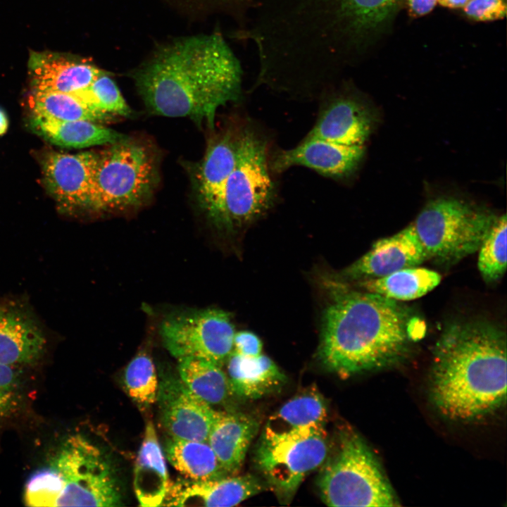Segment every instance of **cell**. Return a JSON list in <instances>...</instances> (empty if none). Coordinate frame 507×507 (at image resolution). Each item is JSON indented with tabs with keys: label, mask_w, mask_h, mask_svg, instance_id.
I'll use <instances>...</instances> for the list:
<instances>
[{
	"label": "cell",
	"mask_w": 507,
	"mask_h": 507,
	"mask_svg": "<svg viewBox=\"0 0 507 507\" xmlns=\"http://www.w3.org/2000/svg\"><path fill=\"white\" fill-rule=\"evenodd\" d=\"M242 67L220 32L158 46L132 75L147 109L213 127L220 107L242 94Z\"/></svg>",
	"instance_id": "6da1fadb"
},
{
	"label": "cell",
	"mask_w": 507,
	"mask_h": 507,
	"mask_svg": "<svg viewBox=\"0 0 507 507\" xmlns=\"http://www.w3.org/2000/svg\"><path fill=\"white\" fill-rule=\"evenodd\" d=\"M430 396L446 418L478 419L506 398V334L487 321L447 325L433 349Z\"/></svg>",
	"instance_id": "7a4b0ae2"
},
{
	"label": "cell",
	"mask_w": 507,
	"mask_h": 507,
	"mask_svg": "<svg viewBox=\"0 0 507 507\" xmlns=\"http://www.w3.org/2000/svg\"><path fill=\"white\" fill-rule=\"evenodd\" d=\"M325 309L318 358L342 377L399 361L416 338L417 318L397 301L336 286Z\"/></svg>",
	"instance_id": "3957f363"
},
{
	"label": "cell",
	"mask_w": 507,
	"mask_h": 507,
	"mask_svg": "<svg viewBox=\"0 0 507 507\" xmlns=\"http://www.w3.org/2000/svg\"><path fill=\"white\" fill-rule=\"evenodd\" d=\"M401 0H273L278 19L294 43L325 64L351 59Z\"/></svg>",
	"instance_id": "277c9868"
},
{
	"label": "cell",
	"mask_w": 507,
	"mask_h": 507,
	"mask_svg": "<svg viewBox=\"0 0 507 507\" xmlns=\"http://www.w3.org/2000/svg\"><path fill=\"white\" fill-rule=\"evenodd\" d=\"M28 506L123 505L120 485L112 462L82 435L65 439L50 462L28 479L24 492Z\"/></svg>",
	"instance_id": "5b68a950"
},
{
	"label": "cell",
	"mask_w": 507,
	"mask_h": 507,
	"mask_svg": "<svg viewBox=\"0 0 507 507\" xmlns=\"http://www.w3.org/2000/svg\"><path fill=\"white\" fill-rule=\"evenodd\" d=\"M157 182L151 151L125 137L98 153L87 210L110 213L137 208L151 197Z\"/></svg>",
	"instance_id": "8992f818"
},
{
	"label": "cell",
	"mask_w": 507,
	"mask_h": 507,
	"mask_svg": "<svg viewBox=\"0 0 507 507\" xmlns=\"http://www.w3.org/2000/svg\"><path fill=\"white\" fill-rule=\"evenodd\" d=\"M318 487L329 506H399L377 458L353 432L341 434L337 451L323 465Z\"/></svg>",
	"instance_id": "52a82bcc"
},
{
	"label": "cell",
	"mask_w": 507,
	"mask_h": 507,
	"mask_svg": "<svg viewBox=\"0 0 507 507\" xmlns=\"http://www.w3.org/2000/svg\"><path fill=\"white\" fill-rule=\"evenodd\" d=\"M265 137L252 125L238 128L235 163L223 198V231L249 225L271 207L275 187Z\"/></svg>",
	"instance_id": "ba28073f"
},
{
	"label": "cell",
	"mask_w": 507,
	"mask_h": 507,
	"mask_svg": "<svg viewBox=\"0 0 507 507\" xmlns=\"http://www.w3.org/2000/svg\"><path fill=\"white\" fill-rule=\"evenodd\" d=\"M496 216L461 199L430 201L413 223L427 259L453 263L477 251Z\"/></svg>",
	"instance_id": "9c48e42d"
},
{
	"label": "cell",
	"mask_w": 507,
	"mask_h": 507,
	"mask_svg": "<svg viewBox=\"0 0 507 507\" xmlns=\"http://www.w3.org/2000/svg\"><path fill=\"white\" fill-rule=\"evenodd\" d=\"M328 450L324 430L282 434L264 430L254 461L279 499L287 503L303 479L325 461Z\"/></svg>",
	"instance_id": "30bf717a"
},
{
	"label": "cell",
	"mask_w": 507,
	"mask_h": 507,
	"mask_svg": "<svg viewBox=\"0 0 507 507\" xmlns=\"http://www.w3.org/2000/svg\"><path fill=\"white\" fill-rule=\"evenodd\" d=\"M235 332L230 315L213 308L171 314L160 326L164 346L178 360L199 358L220 366L233 350Z\"/></svg>",
	"instance_id": "8fae6325"
},
{
	"label": "cell",
	"mask_w": 507,
	"mask_h": 507,
	"mask_svg": "<svg viewBox=\"0 0 507 507\" xmlns=\"http://www.w3.org/2000/svg\"><path fill=\"white\" fill-rule=\"evenodd\" d=\"M317 119L307 137L348 145L363 146L372 129V116L366 106L337 82L318 96Z\"/></svg>",
	"instance_id": "7c38bea8"
},
{
	"label": "cell",
	"mask_w": 507,
	"mask_h": 507,
	"mask_svg": "<svg viewBox=\"0 0 507 507\" xmlns=\"http://www.w3.org/2000/svg\"><path fill=\"white\" fill-rule=\"evenodd\" d=\"M238 128L224 130L212 137L195 173L199 205L209 222L220 230L225 189L235 163Z\"/></svg>",
	"instance_id": "4fadbf2b"
},
{
	"label": "cell",
	"mask_w": 507,
	"mask_h": 507,
	"mask_svg": "<svg viewBox=\"0 0 507 507\" xmlns=\"http://www.w3.org/2000/svg\"><path fill=\"white\" fill-rule=\"evenodd\" d=\"M156 401L163 425L171 438L207 442L215 411L180 378L163 377Z\"/></svg>",
	"instance_id": "5bb4252c"
},
{
	"label": "cell",
	"mask_w": 507,
	"mask_h": 507,
	"mask_svg": "<svg viewBox=\"0 0 507 507\" xmlns=\"http://www.w3.org/2000/svg\"><path fill=\"white\" fill-rule=\"evenodd\" d=\"M98 153L51 152L42 161L45 187L63 208L87 210Z\"/></svg>",
	"instance_id": "9a60e30c"
},
{
	"label": "cell",
	"mask_w": 507,
	"mask_h": 507,
	"mask_svg": "<svg viewBox=\"0 0 507 507\" xmlns=\"http://www.w3.org/2000/svg\"><path fill=\"white\" fill-rule=\"evenodd\" d=\"M363 153V146H348L306 136L296 146L277 152L270 164L271 170L279 173L303 166L327 177L341 179L356 168Z\"/></svg>",
	"instance_id": "2e32d148"
},
{
	"label": "cell",
	"mask_w": 507,
	"mask_h": 507,
	"mask_svg": "<svg viewBox=\"0 0 507 507\" xmlns=\"http://www.w3.org/2000/svg\"><path fill=\"white\" fill-rule=\"evenodd\" d=\"M426 259L412 223L395 234L375 242L365 254L342 271V276L351 280L379 278L418 266Z\"/></svg>",
	"instance_id": "e0dca14e"
},
{
	"label": "cell",
	"mask_w": 507,
	"mask_h": 507,
	"mask_svg": "<svg viewBox=\"0 0 507 507\" xmlns=\"http://www.w3.org/2000/svg\"><path fill=\"white\" fill-rule=\"evenodd\" d=\"M263 489L262 482L249 475L208 480L185 478L170 484L162 506H234Z\"/></svg>",
	"instance_id": "ac0fdd59"
},
{
	"label": "cell",
	"mask_w": 507,
	"mask_h": 507,
	"mask_svg": "<svg viewBox=\"0 0 507 507\" xmlns=\"http://www.w3.org/2000/svg\"><path fill=\"white\" fill-rule=\"evenodd\" d=\"M28 69L35 90L68 94L87 88L103 71L89 59L49 51H30Z\"/></svg>",
	"instance_id": "d6986e66"
},
{
	"label": "cell",
	"mask_w": 507,
	"mask_h": 507,
	"mask_svg": "<svg viewBox=\"0 0 507 507\" xmlns=\"http://www.w3.org/2000/svg\"><path fill=\"white\" fill-rule=\"evenodd\" d=\"M45 346V337L31 318L15 307L0 306V363L32 364L42 356Z\"/></svg>",
	"instance_id": "ffe728a7"
},
{
	"label": "cell",
	"mask_w": 507,
	"mask_h": 507,
	"mask_svg": "<svg viewBox=\"0 0 507 507\" xmlns=\"http://www.w3.org/2000/svg\"><path fill=\"white\" fill-rule=\"evenodd\" d=\"M258 430V421L247 414L215 411L207 442L227 473L240 469Z\"/></svg>",
	"instance_id": "44dd1931"
},
{
	"label": "cell",
	"mask_w": 507,
	"mask_h": 507,
	"mask_svg": "<svg viewBox=\"0 0 507 507\" xmlns=\"http://www.w3.org/2000/svg\"><path fill=\"white\" fill-rule=\"evenodd\" d=\"M225 362L230 392L241 398H261L286 382V376L275 362L262 353L246 356L232 351Z\"/></svg>",
	"instance_id": "7402d4cb"
},
{
	"label": "cell",
	"mask_w": 507,
	"mask_h": 507,
	"mask_svg": "<svg viewBox=\"0 0 507 507\" xmlns=\"http://www.w3.org/2000/svg\"><path fill=\"white\" fill-rule=\"evenodd\" d=\"M170 482L167 466L152 422H148L134 471V489L139 506H162Z\"/></svg>",
	"instance_id": "603a6c76"
},
{
	"label": "cell",
	"mask_w": 507,
	"mask_h": 507,
	"mask_svg": "<svg viewBox=\"0 0 507 507\" xmlns=\"http://www.w3.org/2000/svg\"><path fill=\"white\" fill-rule=\"evenodd\" d=\"M30 125L35 133L49 142L66 148L109 145L126 137L89 120H57L33 114Z\"/></svg>",
	"instance_id": "cb8c5ba5"
},
{
	"label": "cell",
	"mask_w": 507,
	"mask_h": 507,
	"mask_svg": "<svg viewBox=\"0 0 507 507\" xmlns=\"http://www.w3.org/2000/svg\"><path fill=\"white\" fill-rule=\"evenodd\" d=\"M327 408L322 396L310 389L298 394L269 418L264 430L276 434L302 430H324Z\"/></svg>",
	"instance_id": "d4e9b609"
},
{
	"label": "cell",
	"mask_w": 507,
	"mask_h": 507,
	"mask_svg": "<svg viewBox=\"0 0 507 507\" xmlns=\"http://www.w3.org/2000/svg\"><path fill=\"white\" fill-rule=\"evenodd\" d=\"M165 456L188 480H208L227 475L207 442L170 438L165 444Z\"/></svg>",
	"instance_id": "484cf974"
},
{
	"label": "cell",
	"mask_w": 507,
	"mask_h": 507,
	"mask_svg": "<svg viewBox=\"0 0 507 507\" xmlns=\"http://www.w3.org/2000/svg\"><path fill=\"white\" fill-rule=\"evenodd\" d=\"M440 274L418 266L403 268L384 277L363 280L367 292L396 301L420 298L434 289L441 282Z\"/></svg>",
	"instance_id": "4316f807"
},
{
	"label": "cell",
	"mask_w": 507,
	"mask_h": 507,
	"mask_svg": "<svg viewBox=\"0 0 507 507\" xmlns=\"http://www.w3.org/2000/svg\"><path fill=\"white\" fill-rule=\"evenodd\" d=\"M178 361L182 381L208 404L220 403L231 394L227 375L221 366L199 358L189 357Z\"/></svg>",
	"instance_id": "83f0119b"
},
{
	"label": "cell",
	"mask_w": 507,
	"mask_h": 507,
	"mask_svg": "<svg viewBox=\"0 0 507 507\" xmlns=\"http://www.w3.org/2000/svg\"><path fill=\"white\" fill-rule=\"evenodd\" d=\"M33 114L57 120L106 121L114 115L96 111L73 94L34 90L31 96Z\"/></svg>",
	"instance_id": "f1b7e54d"
},
{
	"label": "cell",
	"mask_w": 507,
	"mask_h": 507,
	"mask_svg": "<svg viewBox=\"0 0 507 507\" xmlns=\"http://www.w3.org/2000/svg\"><path fill=\"white\" fill-rule=\"evenodd\" d=\"M124 385L130 397L141 408L156 401L158 382L154 361L144 351H139L127 364Z\"/></svg>",
	"instance_id": "f546056e"
},
{
	"label": "cell",
	"mask_w": 507,
	"mask_h": 507,
	"mask_svg": "<svg viewBox=\"0 0 507 507\" xmlns=\"http://www.w3.org/2000/svg\"><path fill=\"white\" fill-rule=\"evenodd\" d=\"M506 216L497 217L479 248L478 268L486 282L499 280L506 269Z\"/></svg>",
	"instance_id": "4dcf8cb0"
},
{
	"label": "cell",
	"mask_w": 507,
	"mask_h": 507,
	"mask_svg": "<svg viewBox=\"0 0 507 507\" xmlns=\"http://www.w3.org/2000/svg\"><path fill=\"white\" fill-rule=\"evenodd\" d=\"M73 94L96 111L114 116L131 114L130 108L117 84L104 70L89 87Z\"/></svg>",
	"instance_id": "1f68e13d"
},
{
	"label": "cell",
	"mask_w": 507,
	"mask_h": 507,
	"mask_svg": "<svg viewBox=\"0 0 507 507\" xmlns=\"http://www.w3.org/2000/svg\"><path fill=\"white\" fill-rule=\"evenodd\" d=\"M206 14L223 13L236 23L235 30L244 29L249 20L255 0H189Z\"/></svg>",
	"instance_id": "d6a6232c"
},
{
	"label": "cell",
	"mask_w": 507,
	"mask_h": 507,
	"mask_svg": "<svg viewBox=\"0 0 507 507\" xmlns=\"http://www.w3.org/2000/svg\"><path fill=\"white\" fill-rule=\"evenodd\" d=\"M20 399L21 382L17 366L0 363V418L14 411Z\"/></svg>",
	"instance_id": "836d02e7"
},
{
	"label": "cell",
	"mask_w": 507,
	"mask_h": 507,
	"mask_svg": "<svg viewBox=\"0 0 507 507\" xmlns=\"http://www.w3.org/2000/svg\"><path fill=\"white\" fill-rule=\"evenodd\" d=\"M465 15L475 21L489 22L506 15V0H470L463 7Z\"/></svg>",
	"instance_id": "e575fe53"
},
{
	"label": "cell",
	"mask_w": 507,
	"mask_h": 507,
	"mask_svg": "<svg viewBox=\"0 0 507 507\" xmlns=\"http://www.w3.org/2000/svg\"><path fill=\"white\" fill-rule=\"evenodd\" d=\"M262 342L259 337L249 331L235 332L233 350L237 353L246 356H256L261 353Z\"/></svg>",
	"instance_id": "d590c367"
},
{
	"label": "cell",
	"mask_w": 507,
	"mask_h": 507,
	"mask_svg": "<svg viewBox=\"0 0 507 507\" xmlns=\"http://www.w3.org/2000/svg\"><path fill=\"white\" fill-rule=\"evenodd\" d=\"M412 16L420 17L430 13L437 4V0H406Z\"/></svg>",
	"instance_id": "8d00e7d4"
},
{
	"label": "cell",
	"mask_w": 507,
	"mask_h": 507,
	"mask_svg": "<svg viewBox=\"0 0 507 507\" xmlns=\"http://www.w3.org/2000/svg\"><path fill=\"white\" fill-rule=\"evenodd\" d=\"M470 0H437L442 6L449 8H463Z\"/></svg>",
	"instance_id": "74e56055"
},
{
	"label": "cell",
	"mask_w": 507,
	"mask_h": 507,
	"mask_svg": "<svg viewBox=\"0 0 507 507\" xmlns=\"http://www.w3.org/2000/svg\"><path fill=\"white\" fill-rule=\"evenodd\" d=\"M8 125V122L6 115L4 111L0 108V135H2L6 132Z\"/></svg>",
	"instance_id": "f35d334b"
}]
</instances>
